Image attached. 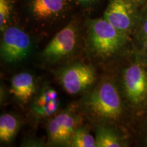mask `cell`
I'll list each match as a JSON object with an SVG mask.
<instances>
[{
  "mask_svg": "<svg viewBox=\"0 0 147 147\" xmlns=\"http://www.w3.org/2000/svg\"><path fill=\"white\" fill-rule=\"evenodd\" d=\"M59 78L65 91L69 94L74 95L94 83L96 74L91 65L77 63L64 67L59 73Z\"/></svg>",
  "mask_w": 147,
  "mask_h": 147,
  "instance_id": "4",
  "label": "cell"
},
{
  "mask_svg": "<svg viewBox=\"0 0 147 147\" xmlns=\"http://www.w3.org/2000/svg\"><path fill=\"white\" fill-rule=\"evenodd\" d=\"M10 0H0V28L4 31L11 14Z\"/></svg>",
  "mask_w": 147,
  "mask_h": 147,
  "instance_id": "16",
  "label": "cell"
},
{
  "mask_svg": "<svg viewBox=\"0 0 147 147\" xmlns=\"http://www.w3.org/2000/svg\"><path fill=\"white\" fill-rule=\"evenodd\" d=\"M59 100L58 99L42 107L34 108V110L38 115L41 116V117H48L55 113L59 108Z\"/></svg>",
  "mask_w": 147,
  "mask_h": 147,
  "instance_id": "17",
  "label": "cell"
},
{
  "mask_svg": "<svg viewBox=\"0 0 147 147\" xmlns=\"http://www.w3.org/2000/svg\"><path fill=\"white\" fill-rule=\"evenodd\" d=\"M69 144L74 147H96L95 138L84 128H78L75 130Z\"/></svg>",
  "mask_w": 147,
  "mask_h": 147,
  "instance_id": "13",
  "label": "cell"
},
{
  "mask_svg": "<svg viewBox=\"0 0 147 147\" xmlns=\"http://www.w3.org/2000/svg\"><path fill=\"white\" fill-rule=\"evenodd\" d=\"M87 106L93 115L104 120H117L123 113L118 90L110 81L104 82L90 93Z\"/></svg>",
  "mask_w": 147,
  "mask_h": 147,
  "instance_id": "1",
  "label": "cell"
},
{
  "mask_svg": "<svg viewBox=\"0 0 147 147\" xmlns=\"http://www.w3.org/2000/svg\"><path fill=\"white\" fill-rule=\"evenodd\" d=\"M133 4L128 0H111L104 12V18L125 35L134 25Z\"/></svg>",
  "mask_w": 147,
  "mask_h": 147,
  "instance_id": "7",
  "label": "cell"
},
{
  "mask_svg": "<svg viewBox=\"0 0 147 147\" xmlns=\"http://www.w3.org/2000/svg\"><path fill=\"white\" fill-rule=\"evenodd\" d=\"M19 128L17 119L10 114H4L0 117V140L4 142H10Z\"/></svg>",
  "mask_w": 147,
  "mask_h": 147,
  "instance_id": "10",
  "label": "cell"
},
{
  "mask_svg": "<svg viewBox=\"0 0 147 147\" xmlns=\"http://www.w3.org/2000/svg\"><path fill=\"white\" fill-rule=\"evenodd\" d=\"M65 6V0H32L31 10L37 20L45 21L58 16Z\"/></svg>",
  "mask_w": 147,
  "mask_h": 147,
  "instance_id": "8",
  "label": "cell"
},
{
  "mask_svg": "<svg viewBox=\"0 0 147 147\" xmlns=\"http://www.w3.org/2000/svg\"><path fill=\"white\" fill-rule=\"evenodd\" d=\"M76 28L73 23L59 32L48 45L42 53L47 60L57 61L67 56L74 49L76 43Z\"/></svg>",
  "mask_w": 147,
  "mask_h": 147,
  "instance_id": "5",
  "label": "cell"
},
{
  "mask_svg": "<svg viewBox=\"0 0 147 147\" xmlns=\"http://www.w3.org/2000/svg\"><path fill=\"white\" fill-rule=\"evenodd\" d=\"M142 33H143V35H144L145 37L147 36V16H146V20H145L144 24H143Z\"/></svg>",
  "mask_w": 147,
  "mask_h": 147,
  "instance_id": "18",
  "label": "cell"
},
{
  "mask_svg": "<svg viewBox=\"0 0 147 147\" xmlns=\"http://www.w3.org/2000/svg\"><path fill=\"white\" fill-rule=\"evenodd\" d=\"M31 48L30 38L22 29L10 27L3 31L1 57L5 62L16 63L25 59L30 53Z\"/></svg>",
  "mask_w": 147,
  "mask_h": 147,
  "instance_id": "3",
  "label": "cell"
},
{
  "mask_svg": "<svg viewBox=\"0 0 147 147\" xmlns=\"http://www.w3.org/2000/svg\"><path fill=\"white\" fill-rule=\"evenodd\" d=\"M35 91L34 78L29 73L18 74L12 78L10 93L22 102H25L29 100Z\"/></svg>",
  "mask_w": 147,
  "mask_h": 147,
  "instance_id": "9",
  "label": "cell"
},
{
  "mask_svg": "<svg viewBox=\"0 0 147 147\" xmlns=\"http://www.w3.org/2000/svg\"><path fill=\"white\" fill-rule=\"evenodd\" d=\"M58 93L52 89L43 90L35 102L34 108H39L44 106L53 101L58 100Z\"/></svg>",
  "mask_w": 147,
  "mask_h": 147,
  "instance_id": "15",
  "label": "cell"
},
{
  "mask_svg": "<svg viewBox=\"0 0 147 147\" xmlns=\"http://www.w3.org/2000/svg\"><path fill=\"white\" fill-rule=\"evenodd\" d=\"M124 40V34L104 18H97L90 22V44L97 55L108 57L115 54L123 46Z\"/></svg>",
  "mask_w": 147,
  "mask_h": 147,
  "instance_id": "2",
  "label": "cell"
},
{
  "mask_svg": "<svg viewBox=\"0 0 147 147\" xmlns=\"http://www.w3.org/2000/svg\"><path fill=\"white\" fill-rule=\"evenodd\" d=\"M76 1H78L79 3H89L93 2V1H95V0H76Z\"/></svg>",
  "mask_w": 147,
  "mask_h": 147,
  "instance_id": "19",
  "label": "cell"
},
{
  "mask_svg": "<svg viewBox=\"0 0 147 147\" xmlns=\"http://www.w3.org/2000/svg\"><path fill=\"white\" fill-rule=\"evenodd\" d=\"M128 1H131L133 3H140L144 2L146 0H128Z\"/></svg>",
  "mask_w": 147,
  "mask_h": 147,
  "instance_id": "20",
  "label": "cell"
},
{
  "mask_svg": "<svg viewBox=\"0 0 147 147\" xmlns=\"http://www.w3.org/2000/svg\"><path fill=\"white\" fill-rule=\"evenodd\" d=\"M126 95L134 104H138L147 97V72L140 64L130 65L123 77Z\"/></svg>",
  "mask_w": 147,
  "mask_h": 147,
  "instance_id": "6",
  "label": "cell"
},
{
  "mask_svg": "<svg viewBox=\"0 0 147 147\" xmlns=\"http://www.w3.org/2000/svg\"><path fill=\"white\" fill-rule=\"evenodd\" d=\"M96 147H119L121 142L118 136L113 130L104 127L97 129L95 136Z\"/></svg>",
  "mask_w": 147,
  "mask_h": 147,
  "instance_id": "11",
  "label": "cell"
},
{
  "mask_svg": "<svg viewBox=\"0 0 147 147\" xmlns=\"http://www.w3.org/2000/svg\"><path fill=\"white\" fill-rule=\"evenodd\" d=\"M144 49H145V51H146V53H147V36L145 37V40H144Z\"/></svg>",
  "mask_w": 147,
  "mask_h": 147,
  "instance_id": "21",
  "label": "cell"
},
{
  "mask_svg": "<svg viewBox=\"0 0 147 147\" xmlns=\"http://www.w3.org/2000/svg\"><path fill=\"white\" fill-rule=\"evenodd\" d=\"M80 118L69 112L63 124L61 134V143L69 142L71 136L79 123Z\"/></svg>",
  "mask_w": 147,
  "mask_h": 147,
  "instance_id": "14",
  "label": "cell"
},
{
  "mask_svg": "<svg viewBox=\"0 0 147 147\" xmlns=\"http://www.w3.org/2000/svg\"><path fill=\"white\" fill-rule=\"evenodd\" d=\"M69 111H65L57 115L49 123L48 134L49 139L53 142L61 143V134L63 124Z\"/></svg>",
  "mask_w": 147,
  "mask_h": 147,
  "instance_id": "12",
  "label": "cell"
}]
</instances>
